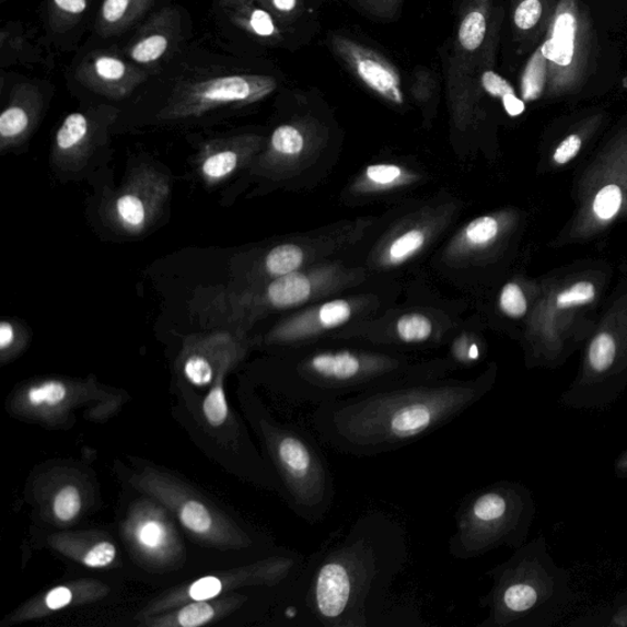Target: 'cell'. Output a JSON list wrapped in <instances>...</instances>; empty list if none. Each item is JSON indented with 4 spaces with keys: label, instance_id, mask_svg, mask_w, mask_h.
I'll return each mask as SVG.
<instances>
[{
    "label": "cell",
    "instance_id": "cell-1",
    "mask_svg": "<svg viewBox=\"0 0 627 627\" xmlns=\"http://www.w3.org/2000/svg\"><path fill=\"white\" fill-rule=\"evenodd\" d=\"M408 558L403 524L382 511L364 513L304 560L285 618L304 627L425 625L416 612L390 605Z\"/></svg>",
    "mask_w": 627,
    "mask_h": 627
},
{
    "label": "cell",
    "instance_id": "cell-2",
    "mask_svg": "<svg viewBox=\"0 0 627 627\" xmlns=\"http://www.w3.org/2000/svg\"><path fill=\"white\" fill-rule=\"evenodd\" d=\"M489 375L414 380L318 405V439L342 455L374 457L417 443L448 426L487 394Z\"/></svg>",
    "mask_w": 627,
    "mask_h": 627
},
{
    "label": "cell",
    "instance_id": "cell-3",
    "mask_svg": "<svg viewBox=\"0 0 627 627\" xmlns=\"http://www.w3.org/2000/svg\"><path fill=\"white\" fill-rule=\"evenodd\" d=\"M450 362H416L392 352L352 348L314 349L297 355L285 368L281 392L298 405L318 406L370 390L446 378Z\"/></svg>",
    "mask_w": 627,
    "mask_h": 627
},
{
    "label": "cell",
    "instance_id": "cell-4",
    "mask_svg": "<svg viewBox=\"0 0 627 627\" xmlns=\"http://www.w3.org/2000/svg\"><path fill=\"white\" fill-rule=\"evenodd\" d=\"M599 68V35L590 9L583 0H559L546 35L522 70L520 96L531 104L578 94Z\"/></svg>",
    "mask_w": 627,
    "mask_h": 627
},
{
    "label": "cell",
    "instance_id": "cell-5",
    "mask_svg": "<svg viewBox=\"0 0 627 627\" xmlns=\"http://www.w3.org/2000/svg\"><path fill=\"white\" fill-rule=\"evenodd\" d=\"M330 277L294 272L262 285L216 287L201 294L197 313L201 324L244 330L275 311L291 310L330 287Z\"/></svg>",
    "mask_w": 627,
    "mask_h": 627
},
{
    "label": "cell",
    "instance_id": "cell-6",
    "mask_svg": "<svg viewBox=\"0 0 627 627\" xmlns=\"http://www.w3.org/2000/svg\"><path fill=\"white\" fill-rule=\"evenodd\" d=\"M502 16L495 0H464L448 66L450 104L458 120L468 121L479 97L481 60L497 49Z\"/></svg>",
    "mask_w": 627,
    "mask_h": 627
},
{
    "label": "cell",
    "instance_id": "cell-7",
    "mask_svg": "<svg viewBox=\"0 0 627 627\" xmlns=\"http://www.w3.org/2000/svg\"><path fill=\"white\" fill-rule=\"evenodd\" d=\"M172 182L152 164L133 167L120 187L101 205L102 219L120 234L138 236L155 228L166 211Z\"/></svg>",
    "mask_w": 627,
    "mask_h": 627
},
{
    "label": "cell",
    "instance_id": "cell-8",
    "mask_svg": "<svg viewBox=\"0 0 627 627\" xmlns=\"http://www.w3.org/2000/svg\"><path fill=\"white\" fill-rule=\"evenodd\" d=\"M277 89L272 77L234 74L184 82L174 89L159 119L177 121L200 118L228 107H246L269 97Z\"/></svg>",
    "mask_w": 627,
    "mask_h": 627
},
{
    "label": "cell",
    "instance_id": "cell-9",
    "mask_svg": "<svg viewBox=\"0 0 627 627\" xmlns=\"http://www.w3.org/2000/svg\"><path fill=\"white\" fill-rule=\"evenodd\" d=\"M502 487L480 489L461 502L455 532L449 539L452 558L471 560L496 546L511 519L512 497Z\"/></svg>",
    "mask_w": 627,
    "mask_h": 627
},
{
    "label": "cell",
    "instance_id": "cell-10",
    "mask_svg": "<svg viewBox=\"0 0 627 627\" xmlns=\"http://www.w3.org/2000/svg\"><path fill=\"white\" fill-rule=\"evenodd\" d=\"M118 111L102 106L70 113L56 132L50 161L58 172L79 173L88 166L98 148L108 141Z\"/></svg>",
    "mask_w": 627,
    "mask_h": 627
},
{
    "label": "cell",
    "instance_id": "cell-11",
    "mask_svg": "<svg viewBox=\"0 0 627 627\" xmlns=\"http://www.w3.org/2000/svg\"><path fill=\"white\" fill-rule=\"evenodd\" d=\"M330 44L334 54L369 90L390 104L396 106L405 104L403 80L392 61L374 49L341 35H333Z\"/></svg>",
    "mask_w": 627,
    "mask_h": 627
},
{
    "label": "cell",
    "instance_id": "cell-12",
    "mask_svg": "<svg viewBox=\"0 0 627 627\" xmlns=\"http://www.w3.org/2000/svg\"><path fill=\"white\" fill-rule=\"evenodd\" d=\"M264 146V138L255 133L205 141L195 159L200 181L209 188L219 187L234 174L252 167Z\"/></svg>",
    "mask_w": 627,
    "mask_h": 627
},
{
    "label": "cell",
    "instance_id": "cell-13",
    "mask_svg": "<svg viewBox=\"0 0 627 627\" xmlns=\"http://www.w3.org/2000/svg\"><path fill=\"white\" fill-rule=\"evenodd\" d=\"M352 301L335 300L326 302L310 312L298 314L277 325L266 335V344L298 348L311 344L318 336L345 325L353 316Z\"/></svg>",
    "mask_w": 627,
    "mask_h": 627
},
{
    "label": "cell",
    "instance_id": "cell-14",
    "mask_svg": "<svg viewBox=\"0 0 627 627\" xmlns=\"http://www.w3.org/2000/svg\"><path fill=\"white\" fill-rule=\"evenodd\" d=\"M82 85L111 100H125L148 79L146 71L109 54H92L78 68Z\"/></svg>",
    "mask_w": 627,
    "mask_h": 627
},
{
    "label": "cell",
    "instance_id": "cell-15",
    "mask_svg": "<svg viewBox=\"0 0 627 627\" xmlns=\"http://www.w3.org/2000/svg\"><path fill=\"white\" fill-rule=\"evenodd\" d=\"M230 330L189 338L185 348L183 373L194 386L204 387L213 382L216 363L224 361L243 349V338Z\"/></svg>",
    "mask_w": 627,
    "mask_h": 627
},
{
    "label": "cell",
    "instance_id": "cell-16",
    "mask_svg": "<svg viewBox=\"0 0 627 627\" xmlns=\"http://www.w3.org/2000/svg\"><path fill=\"white\" fill-rule=\"evenodd\" d=\"M44 100L33 85L18 86L0 115V152L13 151L33 136L43 113Z\"/></svg>",
    "mask_w": 627,
    "mask_h": 627
},
{
    "label": "cell",
    "instance_id": "cell-17",
    "mask_svg": "<svg viewBox=\"0 0 627 627\" xmlns=\"http://www.w3.org/2000/svg\"><path fill=\"white\" fill-rule=\"evenodd\" d=\"M178 13L174 9H162L143 26L140 34L127 48V56L138 66H152L166 57L177 40Z\"/></svg>",
    "mask_w": 627,
    "mask_h": 627
},
{
    "label": "cell",
    "instance_id": "cell-18",
    "mask_svg": "<svg viewBox=\"0 0 627 627\" xmlns=\"http://www.w3.org/2000/svg\"><path fill=\"white\" fill-rule=\"evenodd\" d=\"M306 149V133L302 125L287 123L277 127L269 142L256 158L252 172L276 174L291 166L303 156Z\"/></svg>",
    "mask_w": 627,
    "mask_h": 627
},
{
    "label": "cell",
    "instance_id": "cell-19",
    "mask_svg": "<svg viewBox=\"0 0 627 627\" xmlns=\"http://www.w3.org/2000/svg\"><path fill=\"white\" fill-rule=\"evenodd\" d=\"M559 0H511L513 35L521 44H533L546 35Z\"/></svg>",
    "mask_w": 627,
    "mask_h": 627
},
{
    "label": "cell",
    "instance_id": "cell-20",
    "mask_svg": "<svg viewBox=\"0 0 627 627\" xmlns=\"http://www.w3.org/2000/svg\"><path fill=\"white\" fill-rule=\"evenodd\" d=\"M221 8L230 22L244 33L267 40L282 38L275 16L254 0H222Z\"/></svg>",
    "mask_w": 627,
    "mask_h": 627
},
{
    "label": "cell",
    "instance_id": "cell-21",
    "mask_svg": "<svg viewBox=\"0 0 627 627\" xmlns=\"http://www.w3.org/2000/svg\"><path fill=\"white\" fill-rule=\"evenodd\" d=\"M305 263L306 255L302 245L295 243L276 245L251 270L246 285H262L298 272Z\"/></svg>",
    "mask_w": 627,
    "mask_h": 627
},
{
    "label": "cell",
    "instance_id": "cell-22",
    "mask_svg": "<svg viewBox=\"0 0 627 627\" xmlns=\"http://www.w3.org/2000/svg\"><path fill=\"white\" fill-rule=\"evenodd\" d=\"M155 0H104L97 15L96 31L101 37L125 33L146 15Z\"/></svg>",
    "mask_w": 627,
    "mask_h": 627
},
{
    "label": "cell",
    "instance_id": "cell-23",
    "mask_svg": "<svg viewBox=\"0 0 627 627\" xmlns=\"http://www.w3.org/2000/svg\"><path fill=\"white\" fill-rule=\"evenodd\" d=\"M496 50H491V53L481 60L479 68V86L491 97L501 101V105L509 117L518 118L526 112V102L519 96L516 90L513 89L508 79L501 77L492 69L496 61Z\"/></svg>",
    "mask_w": 627,
    "mask_h": 627
},
{
    "label": "cell",
    "instance_id": "cell-24",
    "mask_svg": "<svg viewBox=\"0 0 627 627\" xmlns=\"http://www.w3.org/2000/svg\"><path fill=\"white\" fill-rule=\"evenodd\" d=\"M428 242V231L425 229H410L400 233L388 243L383 253V264L397 266L413 259Z\"/></svg>",
    "mask_w": 627,
    "mask_h": 627
},
{
    "label": "cell",
    "instance_id": "cell-25",
    "mask_svg": "<svg viewBox=\"0 0 627 627\" xmlns=\"http://www.w3.org/2000/svg\"><path fill=\"white\" fill-rule=\"evenodd\" d=\"M434 325L430 318L423 314H407L399 317L395 326L396 341L418 346L433 340Z\"/></svg>",
    "mask_w": 627,
    "mask_h": 627
},
{
    "label": "cell",
    "instance_id": "cell-26",
    "mask_svg": "<svg viewBox=\"0 0 627 627\" xmlns=\"http://www.w3.org/2000/svg\"><path fill=\"white\" fill-rule=\"evenodd\" d=\"M499 234V222L491 216L473 220L458 239V251L471 252L486 248Z\"/></svg>",
    "mask_w": 627,
    "mask_h": 627
},
{
    "label": "cell",
    "instance_id": "cell-27",
    "mask_svg": "<svg viewBox=\"0 0 627 627\" xmlns=\"http://www.w3.org/2000/svg\"><path fill=\"white\" fill-rule=\"evenodd\" d=\"M139 546L149 553L156 554L167 544V531L164 524L158 520L142 521L136 531Z\"/></svg>",
    "mask_w": 627,
    "mask_h": 627
},
{
    "label": "cell",
    "instance_id": "cell-28",
    "mask_svg": "<svg viewBox=\"0 0 627 627\" xmlns=\"http://www.w3.org/2000/svg\"><path fill=\"white\" fill-rule=\"evenodd\" d=\"M179 518L185 529L197 534H207L212 529V518L200 501L189 500L181 509Z\"/></svg>",
    "mask_w": 627,
    "mask_h": 627
},
{
    "label": "cell",
    "instance_id": "cell-29",
    "mask_svg": "<svg viewBox=\"0 0 627 627\" xmlns=\"http://www.w3.org/2000/svg\"><path fill=\"white\" fill-rule=\"evenodd\" d=\"M404 178L405 171L392 163L373 164L364 172V181L374 189L395 187Z\"/></svg>",
    "mask_w": 627,
    "mask_h": 627
},
{
    "label": "cell",
    "instance_id": "cell-30",
    "mask_svg": "<svg viewBox=\"0 0 627 627\" xmlns=\"http://www.w3.org/2000/svg\"><path fill=\"white\" fill-rule=\"evenodd\" d=\"M67 396L68 387L61 382H56V380L31 387L27 392L28 403L35 407L58 406L63 403Z\"/></svg>",
    "mask_w": 627,
    "mask_h": 627
},
{
    "label": "cell",
    "instance_id": "cell-31",
    "mask_svg": "<svg viewBox=\"0 0 627 627\" xmlns=\"http://www.w3.org/2000/svg\"><path fill=\"white\" fill-rule=\"evenodd\" d=\"M204 416L212 427H220L229 418V405L221 382L214 384L204 400Z\"/></svg>",
    "mask_w": 627,
    "mask_h": 627
},
{
    "label": "cell",
    "instance_id": "cell-32",
    "mask_svg": "<svg viewBox=\"0 0 627 627\" xmlns=\"http://www.w3.org/2000/svg\"><path fill=\"white\" fill-rule=\"evenodd\" d=\"M616 345L608 334H600L590 347V363L597 372H605L614 363Z\"/></svg>",
    "mask_w": 627,
    "mask_h": 627
},
{
    "label": "cell",
    "instance_id": "cell-33",
    "mask_svg": "<svg viewBox=\"0 0 627 627\" xmlns=\"http://www.w3.org/2000/svg\"><path fill=\"white\" fill-rule=\"evenodd\" d=\"M623 204V193L618 185H606L595 197L593 202L594 213L601 220H612L619 212Z\"/></svg>",
    "mask_w": 627,
    "mask_h": 627
},
{
    "label": "cell",
    "instance_id": "cell-34",
    "mask_svg": "<svg viewBox=\"0 0 627 627\" xmlns=\"http://www.w3.org/2000/svg\"><path fill=\"white\" fill-rule=\"evenodd\" d=\"M81 510V497L74 486L61 488L55 498L54 511L58 520L68 522L74 520Z\"/></svg>",
    "mask_w": 627,
    "mask_h": 627
},
{
    "label": "cell",
    "instance_id": "cell-35",
    "mask_svg": "<svg viewBox=\"0 0 627 627\" xmlns=\"http://www.w3.org/2000/svg\"><path fill=\"white\" fill-rule=\"evenodd\" d=\"M27 341V332L19 322L4 318L0 323V353L10 357L15 349L22 348Z\"/></svg>",
    "mask_w": 627,
    "mask_h": 627
},
{
    "label": "cell",
    "instance_id": "cell-36",
    "mask_svg": "<svg viewBox=\"0 0 627 627\" xmlns=\"http://www.w3.org/2000/svg\"><path fill=\"white\" fill-rule=\"evenodd\" d=\"M594 298V285L589 281H581L561 292L557 298V305L560 310H568V307L590 304Z\"/></svg>",
    "mask_w": 627,
    "mask_h": 627
},
{
    "label": "cell",
    "instance_id": "cell-37",
    "mask_svg": "<svg viewBox=\"0 0 627 627\" xmlns=\"http://www.w3.org/2000/svg\"><path fill=\"white\" fill-rule=\"evenodd\" d=\"M500 307L503 313L513 318H519L526 314L527 300L519 285L508 283L502 288Z\"/></svg>",
    "mask_w": 627,
    "mask_h": 627
},
{
    "label": "cell",
    "instance_id": "cell-38",
    "mask_svg": "<svg viewBox=\"0 0 627 627\" xmlns=\"http://www.w3.org/2000/svg\"><path fill=\"white\" fill-rule=\"evenodd\" d=\"M213 615L214 611L211 605L205 601H195L179 612L178 623L184 627H197L209 623Z\"/></svg>",
    "mask_w": 627,
    "mask_h": 627
},
{
    "label": "cell",
    "instance_id": "cell-39",
    "mask_svg": "<svg viewBox=\"0 0 627 627\" xmlns=\"http://www.w3.org/2000/svg\"><path fill=\"white\" fill-rule=\"evenodd\" d=\"M88 5L89 0H50L54 18L65 24L77 22L86 12Z\"/></svg>",
    "mask_w": 627,
    "mask_h": 627
},
{
    "label": "cell",
    "instance_id": "cell-40",
    "mask_svg": "<svg viewBox=\"0 0 627 627\" xmlns=\"http://www.w3.org/2000/svg\"><path fill=\"white\" fill-rule=\"evenodd\" d=\"M260 7L271 13L276 20L290 22L300 14L302 0H254Z\"/></svg>",
    "mask_w": 627,
    "mask_h": 627
},
{
    "label": "cell",
    "instance_id": "cell-41",
    "mask_svg": "<svg viewBox=\"0 0 627 627\" xmlns=\"http://www.w3.org/2000/svg\"><path fill=\"white\" fill-rule=\"evenodd\" d=\"M117 549L109 542H101L92 548L84 558L89 568H105L115 561Z\"/></svg>",
    "mask_w": 627,
    "mask_h": 627
},
{
    "label": "cell",
    "instance_id": "cell-42",
    "mask_svg": "<svg viewBox=\"0 0 627 627\" xmlns=\"http://www.w3.org/2000/svg\"><path fill=\"white\" fill-rule=\"evenodd\" d=\"M221 591V581L218 578H213V576H208V578H202L191 584V588L189 589V595L194 601L207 602L218 597Z\"/></svg>",
    "mask_w": 627,
    "mask_h": 627
},
{
    "label": "cell",
    "instance_id": "cell-43",
    "mask_svg": "<svg viewBox=\"0 0 627 627\" xmlns=\"http://www.w3.org/2000/svg\"><path fill=\"white\" fill-rule=\"evenodd\" d=\"M582 147V139L579 133H571L568 138H565L559 148L554 152V161L558 164H567L573 158L578 156Z\"/></svg>",
    "mask_w": 627,
    "mask_h": 627
},
{
    "label": "cell",
    "instance_id": "cell-44",
    "mask_svg": "<svg viewBox=\"0 0 627 627\" xmlns=\"http://www.w3.org/2000/svg\"><path fill=\"white\" fill-rule=\"evenodd\" d=\"M73 600V594L67 588H57L47 594L46 604L49 609L58 611L65 608Z\"/></svg>",
    "mask_w": 627,
    "mask_h": 627
},
{
    "label": "cell",
    "instance_id": "cell-45",
    "mask_svg": "<svg viewBox=\"0 0 627 627\" xmlns=\"http://www.w3.org/2000/svg\"><path fill=\"white\" fill-rule=\"evenodd\" d=\"M359 2H361L363 7L369 9L370 12H374L376 14L378 13L387 14L390 10H392L397 5V0H359Z\"/></svg>",
    "mask_w": 627,
    "mask_h": 627
}]
</instances>
